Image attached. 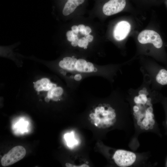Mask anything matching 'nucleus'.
<instances>
[{
	"label": "nucleus",
	"mask_w": 167,
	"mask_h": 167,
	"mask_svg": "<svg viewBox=\"0 0 167 167\" xmlns=\"http://www.w3.org/2000/svg\"><path fill=\"white\" fill-rule=\"evenodd\" d=\"M115 110L109 104H100L91 112L89 120L97 128L105 129L114 125L116 121Z\"/></svg>",
	"instance_id": "f257e3e1"
},
{
	"label": "nucleus",
	"mask_w": 167,
	"mask_h": 167,
	"mask_svg": "<svg viewBox=\"0 0 167 167\" xmlns=\"http://www.w3.org/2000/svg\"><path fill=\"white\" fill-rule=\"evenodd\" d=\"M26 154V151L24 147L21 146H15L2 157L1 164L4 167L12 165L23 159Z\"/></svg>",
	"instance_id": "f03ea898"
},
{
	"label": "nucleus",
	"mask_w": 167,
	"mask_h": 167,
	"mask_svg": "<svg viewBox=\"0 0 167 167\" xmlns=\"http://www.w3.org/2000/svg\"><path fill=\"white\" fill-rule=\"evenodd\" d=\"M138 40L142 44L148 43L152 44L156 48H161L163 42L160 35L155 31L145 30L142 31L138 35Z\"/></svg>",
	"instance_id": "7ed1b4c3"
},
{
	"label": "nucleus",
	"mask_w": 167,
	"mask_h": 167,
	"mask_svg": "<svg viewBox=\"0 0 167 167\" xmlns=\"http://www.w3.org/2000/svg\"><path fill=\"white\" fill-rule=\"evenodd\" d=\"M115 163L118 166L126 167L133 164L136 159L133 152L123 150H118L115 152L113 157Z\"/></svg>",
	"instance_id": "20e7f679"
},
{
	"label": "nucleus",
	"mask_w": 167,
	"mask_h": 167,
	"mask_svg": "<svg viewBox=\"0 0 167 167\" xmlns=\"http://www.w3.org/2000/svg\"><path fill=\"white\" fill-rule=\"evenodd\" d=\"M126 5V0H110L104 5L103 11L106 15H112L122 11Z\"/></svg>",
	"instance_id": "39448f33"
},
{
	"label": "nucleus",
	"mask_w": 167,
	"mask_h": 167,
	"mask_svg": "<svg viewBox=\"0 0 167 167\" xmlns=\"http://www.w3.org/2000/svg\"><path fill=\"white\" fill-rule=\"evenodd\" d=\"M131 28V25L128 22L125 21L119 22L114 29L113 36L114 38L119 41L124 39L129 34Z\"/></svg>",
	"instance_id": "423d86ee"
},
{
	"label": "nucleus",
	"mask_w": 167,
	"mask_h": 167,
	"mask_svg": "<svg viewBox=\"0 0 167 167\" xmlns=\"http://www.w3.org/2000/svg\"><path fill=\"white\" fill-rule=\"evenodd\" d=\"M56 87L55 84L50 82L47 78H43L34 83V88L37 91H49Z\"/></svg>",
	"instance_id": "0eeeda50"
},
{
	"label": "nucleus",
	"mask_w": 167,
	"mask_h": 167,
	"mask_svg": "<svg viewBox=\"0 0 167 167\" xmlns=\"http://www.w3.org/2000/svg\"><path fill=\"white\" fill-rule=\"evenodd\" d=\"M13 123L12 128L16 134H22L28 131V122L25 118H21L17 119Z\"/></svg>",
	"instance_id": "6e6552de"
},
{
	"label": "nucleus",
	"mask_w": 167,
	"mask_h": 167,
	"mask_svg": "<svg viewBox=\"0 0 167 167\" xmlns=\"http://www.w3.org/2000/svg\"><path fill=\"white\" fill-rule=\"evenodd\" d=\"M84 0H68L63 8L62 13L65 16L72 13L77 6L82 4Z\"/></svg>",
	"instance_id": "1a4fd4ad"
},
{
	"label": "nucleus",
	"mask_w": 167,
	"mask_h": 167,
	"mask_svg": "<svg viewBox=\"0 0 167 167\" xmlns=\"http://www.w3.org/2000/svg\"><path fill=\"white\" fill-rule=\"evenodd\" d=\"M77 60L76 58L72 57H65L59 62V65L63 69L70 71L75 70Z\"/></svg>",
	"instance_id": "9d476101"
},
{
	"label": "nucleus",
	"mask_w": 167,
	"mask_h": 167,
	"mask_svg": "<svg viewBox=\"0 0 167 167\" xmlns=\"http://www.w3.org/2000/svg\"><path fill=\"white\" fill-rule=\"evenodd\" d=\"M64 138L66 145L70 148H73L79 144V141L73 131L65 133Z\"/></svg>",
	"instance_id": "9b49d317"
},
{
	"label": "nucleus",
	"mask_w": 167,
	"mask_h": 167,
	"mask_svg": "<svg viewBox=\"0 0 167 167\" xmlns=\"http://www.w3.org/2000/svg\"><path fill=\"white\" fill-rule=\"evenodd\" d=\"M63 92V90L61 87H56L48 91L47 96L50 99L57 101Z\"/></svg>",
	"instance_id": "f8f14e48"
},
{
	"label": "nucleus",
	"mask_w": 167,
	"mask_h": 167,
	"mask_svg": "<svg viewBox=\"0 0 167 167\" xmlns=\"http://www.w3.org/2000/svg\"><path fill=\"white\" fill-rule=\"evenodd\" d=\"M84 59H80L77 60L76 64V70L78 71L85 72V69L87 63Z\"/></svg>",
	"instance_id": "ddd939ff"
},
{
	"label": "nucleus",
	"mask_w": 167,
	"mask_h": 167,
	"mask_svg": "<svg viewBox=\"0 0 167 167\" xmlns=\"http://www.w3.org/2000/svg\"><path fill=\"white\" fill-rule=\"evenodd\" d=\"M67 40L69 41H72L78 38L77 34L74 33L72 30L68 31L66 33Z\"/></svg>",
	"instance_id": "4468645a"
},
{
	"label": "nucleus",
	"mask_w": 167,
	"mask_h": 167,
	"mask_svg": "<svg viewBox=\"0 0 167 167\" xmlns=\"http://www.w3.org/2000/svg\"><path fill=\"white\" fill-rule=\"evenodd\" d=\"M88 44V42L86 39L85 37H84L79 39L78 46L80 47L84 48L87 47Z\"/></svg>",
	"instance_id": "2eb2a0df"
},
{
	"label": "nucleus",
	"mask_w": 167,
	"mask_h": 167,
	"mask_svg": "<svg viewBox=\"0 0 167 167\" xmlns=\"http://www.w3.org/2000/svg\"><path fill=\"white\" fill-rule=\"evenodd\" d=\"M94 68L92 63L89 62H87L85 69V72L90 73L93 72Z\"/></svg>",
	"instance_id": "dca6fc26"
},
{
	"label": "nucleus",
	"mask_w": 167,
	"mask_h": 167,
	"mask_svg": "<svg viewBox=\"0 0 167 167\" xmlns=\"http://www.w3.org/2000/svg\"><path fill=\"white\" fill-rule=\"evenodd\" d=\"M78 27L79 32H80L82 34L85 35L84 30L85 27V26L83 24H79Z\"/></svg>",
	"instance_id": "f3484780"
},
{
	"label": "nucleus",
	"mask_w": 167,
	"mask_h": 167,
	"mask_svg": "<svg viewBox=\"0 0 167 167\" xmlns=\"http://www.w3.org/2000/svg\"><path fill=\"white\" fill-rule=\"evenodd\" d=\"M71 29L72 31L74 33H75L77 34L79 32L78 27L77 26H76V25L73 26L71 27Z\"/></svg>",
	"instance_id": "a211bd4d"
},
{
	"label": "nucleus",
	"mask_w": 167,
	"mask_h": 167,
	"mask_svg": "<svg viewBox=\"0 0 167 167\" xmlns=\"http://www.w3.org/2000/svg\"><path fill=\"white\" fill-rule=\"evenodd\" d=\"M142 123L145 126H149V120L145 118H144L142 122Z\"/></svg>",
	"instance_id": "6ab92c4d"
},
{
	"label": "nucleus",
	"mask_w": 167,
	"mask_h": 167,
	"mask_svg": "<svg viewBox=\"0 0 167 167\" xmlns=\"http://www.w3.org/2000/svg\"><path fill=\"white\" fill-rule=\"evenodd\" d=\"M85 35H87L89 34L91 32V28L88 26H86L85 28Z\"/></svg>",
	"instance_id": "aec40b11"
},
{
	"label": "nucleus",
	"mask_w": 167,
	"mask_h": 167,
	"mask_svg": "<svg viewBox=\"0 0 167 167\" xmlns=\"http://www.w3.org/2000/svg\"><path fill=\"white\" fill-rule=\"evenodd\" d=\"M85 38L88 42L92 41L93 40V36L89 34L86 35Z\"/></svg>",
	"instance_id": "412c9836"
},
{
	"label": "nucleus",
	"mask_w": 167,
	"mask_h": 167,
	"mask_svg": "<svg viewBox=\"0 0 167 167\" xmlns=\"http://www.w3.org/2000/svg\"><path fill=\"white\" fill-rule=\"evenodd\" d=\"M79 39L78 38L71 42V45L73 46H76L78 45Z\"/></svg>",
	"instance_id": "4be33fe9"
},
{
	"label": "nucleus",
	"mask_w": 167,
	"mask_h": 167,
	"mask_svg": "<svg viewBox=\"0 0 167 167\" xmlns=\"http://www.w3.org/2000/svg\"><path fill=\"white\" fill-rule=\"evenodd\" d=\"M74 78L75 80L79 81L81 80L82 79V76L80 74H77L75 75Z\"/></svg>",
	"instance_id": "5701e85b"
},
{
	"label": "nucleus",
	"mask_w": 167,
	"mask_h": 167,
	"mask_svg": "<svg viewBox=\"0 0 167 167\" xmlns=\"http://www.w3.org/2000/svg\"><path fill=\"white\" fill-rule=\"evenodd\" d=\"M50 99H49L47 96H46L45 98V101L46 102H48L49 101Z\"/></svg>",
	"instance_id": "b1692460"
},
{
	"label": "nucleus",
	"mask_w": 167,
	"mask_h": 167,
	"mask_svg": "<svg viewBox=\"0 0 167 167\" xmlns=\"http://www.w3.org/2000/svg\"><path fill=\"white\" fill-rule=\"evenodd\" d=\"M149 129V126H144V129L145 130H147Z\"/></svg>",
	"instance_id": "393cba45"
},
{
	"label": "nucleus",
	"mask_w": 167,
	"mask_h": 167,
	"mask_svg": "<svg viewBox=\"0 0 167 167\" xmlns=\"http://www.w3.org/2000/svg\"><path fill=\"white\" fill-rule=\"evenodd\" d=\"M153 126H152V125H149V129H153Z\"/></svg>",
	"instance_id": "a878e982"
},
{
	"label": "nucleus",
	"mask_w": 167,
	"mask_h": 167,
	"mask_svg": "<svg viewBox=\"0 0 167 167\" xmlns=\"http://www.w3.org/2000/svg\"><path fill=\"white\" fill-rule=\"evenodd\" d=\"M97 71V69L96 68H94L93 71L94 72H96Z\"/></svg>",
	"instance_id": "bb28decb"
},
{
	"label": "nucleus",
	"mask_w": 167,
	"mask_h": 167,
	"mask_svg": "<svg viewBox=\"0 0 167 167\" xmlns=\"http://www.w3.org/2000/svg\"><path fill=\"white\" fill-rule=\"evenodd\" d=\"M60 72L61 73H63V71L62 70H60Z\"/></svg>",
	"instance_id": "cd10ccee"
},
{
	"label": "nucleus",
	"mask_w": 167,
	"mask_h": 167,
	"mask_svg": "<svg viewBox=\"0 0 167 167\" xmlns=\"http://www.w3.org/2000/svg\"><path fill=\"white\" fill-rule=\"evenodd\" d=\"M87 47H85L84 48V49H86L87 48Z\"/></svg>",
	"instance_id": "c85d7f7f"
},
{
	"label": "nucleus",
	"mask_w": 167,
	"mask_h": 167,
	"mask_svg": "<svg viewBox=\"0 0 167 167\" xmlns=\"http://www.w3.org/2000/svg\"><path fill=\"white\" fill-rule=\"evenodd\" d=\"M166 124H167V122H166Z\"/></svg>",
	"instance_id": "c756f323"
}]
</instances>
